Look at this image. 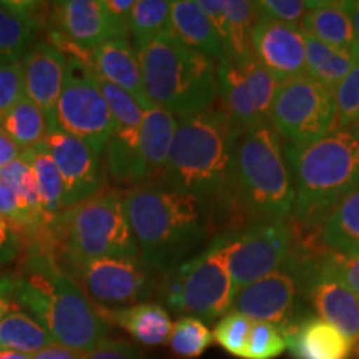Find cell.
Returning <instances> with one entry per match:
<instances>
[{
	"label": "cell",
	"instance_id": "obj_1",
	"mask_svg": "<svg viewBox=\"0 0 359 359\" xmlns=\"http://www.w3.org/2000/svg\"><path fill=\"white\" fill-rule=\"evenodd\" d=\"M13 278V304L34 318L55 343L88 353L105 339L109 323L43 246L29 241Z\"/></svg>",
	"mask_w": 359,
	"mask_h": 359
},
{
	"label": "cell",
	"instance_id": "obj_2",
	"mask_svg": "<svg viewBox=\"0 0 359 359\" xmlns=\"http://www.w3.org/2000/svg\"><path fill=\"white\" fill-rule=\"evenodd\" d=\"M238 132L215 103L203 114L178 120L160 182L198 200L210 217L235 205Z\"/></svg>",
	"mask_w": 359,
	"mask_h": 359
},
{
	"label": "cell",
	"instance_id": "obj_3",
	"mask_svg": "<svg viewBox=\"0 0 359 359\" xmlns=\"http://www.w3.org/2000/svg\"><path fill=\"white\" fill-rule=\"evenodd\" d=\"M123 203L140 258L156 273L168 276L205 240V206L165 183L133 185Z\"/></svg>",
	"mask_w": 359,
	"mask_h": 359
},
{
	"label": "cell",
	"instance_id": "obj_4",
	"mask_svg": "<svg viewBox=\"0 0 359 359\" xmlns=\"http://www.w3.org/2000/svg\"><path fill=\"white\" fill-rule=\"evenodd\" d=\"M294 185L293 217L318 226L327 213L359 188V130L336 128L306 145L283 142Z\"/></svg>",
	"mask_w": 359,
	"mask_h": 359
},
{
	"label": "cell",
	"instance_id": "obj_5",
	"mask_svg": "<svg viewBox=\"0 0 359 359\" xmlns=\"http://www.w3.org/2000/svg\"><path fill=\"white\" fill-rule=\"evenodd\" d=\"M30 241L43 246L62 268L100 258H140L118 191L102 190L64 210Z\"/></svg>",
	"mask_w": 359,
	"mask_h": 359
},
{
	"label": "cell",
	"instance_id": "obj_6",
	"mask_svg": "<svg viewBox=\"0 0 359 359\" xmlns=\"http://www.w3.org/2000/svg\"><path fill=\"white\" fill-rule=\"evenodd\" d=\"M143 85L154 105L175 118L203 114L218 100L217 62L167 32L137 50Z\"/></svg>",
	"mask_w": 359,
	"mask_h": 359
},
{
	"label": "cell",
	"instance_id": "obj_7",
	"mask_svg": "<svg viewBox=\"0 0 359 359\" xmlns=\"http://www.w3.org/2000/svg\"><path fill=\"white\" fill-rule=\"evenodd\" d=\"M235 205L255 222L288 219L294 185L283 142L269 122L238 133L235 143Z\"/></svg>",
	"mask_w": 359,
	"mask_h": 359
},
{
	"label": "cell",
	"instance_id": "obj_8",
	"mask_svg": "<svg viewBox=\"0 0 359 359\" xmlns=\"http://www.w3.org/2000/svg\"><path fill=\"white\" fill-rule=\"evenodd\" d=\"M236 290L219 251V238L167 276L163 299L173 311L212 323L230 313Z\"/></svg>",
	"mask_w": 359,
	"mask_h": 359
},
{
	"label": "cell",
	"instance_id": "obj_9",
	"mask_svg": "<svg viewBox=\"0 0 359 359\" xmlns=\"http://www.w3.org/2000/svg\"><path fill=\"white\" fill-rule=\"evenodd\" d=\"M218 238L223 262L236 291L278 271L296 246V233L288 219L255 222L243 230Z\"/></svg>",
	"mask_w": 359,
	"mask_h": 359
},
{
	"label": "cell",
	"instance_id": "obj_10",
	"mask_svg": "<svg viewBox=\"0 0 359 359\" xmlns=\"http://www.w3.org/2000/svg\"><path fill=\"white\" fill-rule=\"evenodd\" d=\"M268 122L281 142L306 145L336 128L333 90L308 75L278 83Z\"/></svg>",
	"mask_w": 359,
	"mask_h": 359
},
{
	"label": "cell",
	"instance_id": "obj_11",
	"mask_svg": "<svg viewBox=\"0 0 359 359\" xmlns=\"http://www.w3.org/2000/svg\"><path fill=\"white\" fill-rule=\"evenodd\" d=\"M55 128L82 138L100 151L107 150L114 133V118L95 72L80 55L67 53L64 87L55 109Z\"/></svg>",
	"mask_w": 359,
	"mask_h": 359
},
{
	"label": "cell",
	"instance_id": "obj_12",
	"mask_svg": "<svg viewBox=\"0 0 359 359\" xmlns=\"http://www.w3.org/2000/svg\"><path fill=\"white\" fill-rule=\"evenodd\" d=\"M281 268L298 280L302 296L308 299L316 316L333 325L354 348L359 343V298L320 264L318 250L309 253L304 246H294Z\"/></svg>",
	"mask_w": 359,
	"mask_h": 359
},
{
	"label": "cell",
	"instance_id": "obj_13",
	"mask_svg": "<svg viewBox=\"0 0 359 359\" xmlns=\"http://www.w3.org/2000/svg\"><path fill=\"white\" fill-rule=\"evenodd\" d=\"M64 269L103 308L145 303L156 290V271L142 258H100Z\"/></svg>",
	"mask_w": 359,
	"mask_h": 359
},
{
	"label": "cell",
	"instance_id": "obj_14",
	"mask_svg": "<svg viewBox=\"0 0 359 359\" xmlns=\"http://www.w3.org/2000/svg\"><path fill=\"white\" fill-rule=\"evenodd\" d=\"M218 107L238 133L268 122L278 82L255 58L238 64L228 57L217 62Z\"/></svg>",
	"mask_w": 359,
	"mask_h": 359
},
{
	"label": "cell",
	"instance_id": "obj_15",
	"mask_svg": "<svg viewBox=\"0 0 359 359\" xmlns=\"http://www.w3.org/2000/svg\"><path fill=\"white\" fill-rule=\"evenodd\" d=\"M53 34L77 50L93 52L111 40H128V24L115 17L103 0H64L48 8Z\"/></svg>",
	"mask_w": 359,
	"mask_h": 359
},
{
	"label": "cell",
	"instance_id": "obj_16",
	"mask_svg": "<svg viewBox=\"0 0 359 359\" xmlns=\"http://www.w3.org/2000/svg\"><path fill=\"white\" fill-rule=\"evenodd\" d=\"M64 183V210L82 203L103 188L102 151L82 138L48 130L43 138Z\"/></svg>",
	"mask_w": 359,
	"mask_h": 359
},
{
	"label": "cell",
	"instance_id": "obj_17",
	"mask_svg": "<svg viewBox=\"0 0 359 359\" xmlns=\"http://www.w3.org/2000/svg\"><path fill=\"white\" fill-rule=\"evenodd\" d=\"M299 298L298 280L288 269L280 268L238 290L230 311L243 314L253 323H271L285 330L304 314L299 309Z\"/></svg>",
	"mask_w": 359,
	"mask_h": 359
},
{
	"label": "cell",
	"instance_id": "obj_18",
	"mask_svg": "<svg viewBox=\"0 0 359 359\" xmlns=\"http://www.w3.org/2000/svg\"><path fill=\"white\" fill-rule=\"evenodd\" d=\"M97 75V74H95ZM98 85L114 118V133L107 147V167L115 182L132 183L137 163L143 110L133 97L97 75Z\"/></svg>",
	"mask_w": 359,
	"mask_h": 359
},
{
	"label": "cell",
	"instance_id": "obj_19",
	"mask_svg": "<svg viewBox=\"0 0 359 359\" xmlns=\"http://www.w3.org/2000/svg\"><path fill=\"white\" fill-rule=\"evenodd\" d=\"M251 47L255 60L278 83L306 75V45L299 27L257 20Z\"/></svg>",
	"mask_w": 359,
	"mask_h": 359
},
{
	"label": "cell",
	"instance_id": "obj_20",
	"mask_svg": "<svg viewBox=\"0 0 359 359\" xmlns=\"http://www.w3.org/2000/svg\"><path fill=\"white\" fill-rule=\"evenodd\" d=\"M25 92L55 128V109L67 70V53L48 40H37L22 58Z\"/></svg>",
	"mask_w": 359,
	"mask_h": 359
},
{
	"label": "cell",
	"instance_id": "obj_21",
	"mask_svg": "<svg viewBox=\"0 0 359 359\" xmlns=\"http://www.w3.org/2000/svg\"><path fill=\"white\" fill-rule=\"evenodd\" d=\"M293 359H349L354 346L333 325L304 313L283 330Z\"/></svg>",
	"mask_w": 359,
	"mask_h": 359
},
{
	"label": "cell",
	"instance_id": "obj_22",
	"mask_svg": "<svg viewBox=\"0 0 359 359\" xmlns=\"http://www.w3.org/2000/svg\"><path fill=\"white\" fill-rule=\"evenodd\" d=\"M88 65L98 77L122 88L137 100L143 110L154 107L143 85L142 67L130 40H111L88 53Z\"/></svg>",
	"mask_w": 359,
	"mask_h": 359
},
{
	"label": "cell",
	"instance_id": "obj_23",
	"mask_svg": "<svg viewBox=\"0 0 359 359\" xmlns=\"http://www.w3.org/2000/svg\"><path fill=\"white\" fill-rule=\"evenodd\" d=\"M177 125L178 120L172 114L156 105L143 111L132 185L155 182V178L161 177Z\"/></svg>",
	"mask_w": 359,
	"mask_h": 359
},
{
	"label": "cell",
	"instance_id": "obj_24",
	"mask_svg": "<svg viewBox=\"0 0 359 359\" xmlns=\"http://www.w3.org/2000/svg\"><path fill=\"white\" fill-rule=\"evenodd\" d=\"M47 7L39 2H0V65L22 62L47 22L48 15L40 13Z\"/></svg>",
	"mask_w": 359,
	"mask_h": 359
},
{
	"label": "cell",
	"instance_id": "obj_25",
	"mask_svg": "<svg viewBox=\"0 0 359 359\" xmlns=\"http://www.w3.org/2000/svg\"><path fill=\"white\" fill-rule=\"evenodd\" d=\"M97 308L109 325L122 327L145 346H161L168 343L173 323L167 309L158 303L145 302L123 308Z\"/></svg>",
	"mask_w": 359,
	"mask_h": 359
},
{
	"label": "cell",
	"instance_id": "obj_26",
	"mask_svg": "<svg viewBox=\"0 0 359 359\" xmlns=\"http://www.w3.org/2000/svg\"><path fill=\"white\" fill-rule=\"evenodd\" d=\"M170 34L193 50L219 60L224 55L222 35L198 7L196 0H175L170 15Z\"/></svg>",
	"mask_w": 359,
	"mask_h": 359
},
{
	"label": "cell",
	"instance_id": "obj_27",
	"mask_svg": "<svg viewBox=\"0 0 359 359\" xmlns=\"http://www.w3.org/2000/svg\"><path fill=\"white\" fill-rule=\"evenodd\" d=\"M299 29L309 37L321 40L359 60V43L351 15L344 7V0L341 2L320 0L318 6L303 17Z\"/></svg>",
	"mask_w": 359,
	"mask_h": 359
},
{
	"label": "cell",
	"instance_id": "obj_28",
	"mask_svg": "<svg viewBox=\"0 0 359 359\" xmlns=\"http://www.w3.org/2000/svg\"><path fill=\"white\" fill-rule=\"evenodd\" d=\"M321 243L344 257L359 253V188L349 193L320 224Z\"/></svg>",
	"mask_w": 359,
	"mask_h": 359
},
{
	"label": "cell",
	"instance_id": "obj_29",
	"mask_svg": "<svg viewBox=\"0 0 359 359\" xmlns=\"http://www.w3.org/2000/svg\"><path fill=\"white\" fill-rule=\"evenodd\" d=\"M22 156L29 161L32 168L40 201H42V210L52 223L53 218L64 212V183H62L55 161L43 142L27 148L22 151Z\"/></svg>",
	"mask_w": 359,
	"mask_h": 359
},
{
	"label": "cell",
	"instance_id": "obj_30",
	"mask_svg": "<svg viewBox=\"0 0 359 359\" xmlns=\"http://www.w3.org/2000/svg\"><path fill=\"white\" fill-rule=\"evenodd\" d=\"M304 45H306V75L330 90L338 87L359 62L349 53L338 50L306 34H304Z\"/></svg>",
	"mask_w": 359,
	"mask_h": 359
},
{
	"label": "cell",
	"instance_id": "obj_31",
	"mask_svg": "<svg viewBox=\"0 0 359 359\" xmlns=\"http://www.w3.org/2000/svg\"><path fill=\"white\" fill-rule=\"evenodd\" d=\"M55 339L34 318L13 306L0 320V351H13L22 354L39 353L50 346Z\"/></svg>",
	"mask_w": 359,
	"mask_h": 359
},
{
	"label": "cell",
	"instance_id": "obj_32",
	"mask_svg": "<svg viewBox=\"0 0 359 359\" xmlns=\"http://www.w3.org/2000/svg\"><path fill=\"white\" fill-rule=\"evenodd\" d=\"M257 24L255 2L248 0H226V22L222 30L224 57L238 64H245L253 57L251 32Z\"/></svg>",
	"mask_w": 359,
	"mask_h": 359
},
{
	"label": "cell",
	"instance_id": "obj_33",
	"mask_svg": "<svg viewBox=\"0 0 359 359\" xmlns=\"http://www.w3.org/2000/svg\"><path fill=\"white\" fill-rule=\"evenodd\" d=\"M0 127L20 148V151L43 142L50 130L43 111L27 95L4 116Z\"/></svg>",
	"mask_w": 359,
	"mask_h": 359
},
{
	"label": "cell",
	"instance_id": "obj_34",
	"mask_svg": "<svg viewBox=\"0 0 359 359\" xmlns=\"http://www.w3.org/2000/svg\"><path fill=\"white\" fill-rule=\"evenodd\" d=\"M172 2L167 0H135L128 19V34L132 35L135 50H140L156 37L170 32Z\"/></svg>",
	"mask_w": 359,
	"mask_h": 359
},
{
	"label": "cell",
	"instance_id": "obj_35",
	"mask_svg": "<svg viewBox=\"0 0 359 359\" xmlns=\"http://www.w3.org/2000/svg\"><path fill=\"white\" fill-rule=\"evenodd\" d=\"M0 182L6 183L11 190L15 193L22 200V203L27 206L30 213L39 223H42L45 228L50 224V219L45 217L42 210V201H40L39 188L35 183V177L32 168H30L29 161L24 156H19L11 165L0 170Z\"/></svg>",
	"mask_w": 359,
	"mask_h": 359
},
{
	"label": "cell",
	"instance_id": "obj_36",
	"mask_svg": "<svg viewBox=\"0 0 359 359\" xmlns=\"http://www.w3.org/2000/svg\"><path fill=\"white\" fill-rule=\"evenodd\" d=\"M215 343L213 331L198 318L182 316L173 323L168 344L172 351L182 359L200 358Z\"/></svg>",
	"mask_w": 359,
	"mask_h": 359
},
{
	"label": "cell",
	"instance_id": "obj_37",
	"mask_svg": "<svg viewBox=\"0 0 359 359\" xmlns=\"http://www.w3.org/2000/svg\"><path fill=\"white\" fill-rule=\"evenodd\" d=\"M0 217L22 238L27 236L29 241L39 238L45 230L43 224L34 218V215L27 210L19 196L2 182H0Z\"/></svg>",
	"mask_w": 359,
	"mask_h": 359
},
{
	"label": "cell",
	"instance_id": "obj_38",
	"mask_svg": "<svg viewBox=\"0 0 359 359\" xmlns=\"http://www.w3.org/2000/svg\"><path fill=\"white\" fill-rule=\"evenodd\" d=\"M333 95L336 128L359 130V62L349 72L348 77L333 90Z\"/></svg>",
	"mask_w": 359,
	"mask_h": 359
},
{
	"label": "cell",
	"instance_id": "obj_39",
	"mask_svg": "<svg viewBox=\"0 0 359 359\" xmlns=\"http://www.w3.org/2000/svg\"><path fill=\"white\" fill-rule=\"evenodd\" d=\"M320 0H259L255 2V15L258 22L299 27L303 17L318 6Z\"/></svg>",
	"mask_w": 359,
	"mask_h": 359
},
{
	"label": "cell",
	"instance_id": "obj_40",
	"mask_svg": "<svg viewBox=\"0 0 359 359\" xmlns=\"http://www.w3.org/2000/svg\"><path fill=\"white\" fill-rule=\"evenodd\" d=\"M251 326H253V321L248 320L243 314L230 311L224 314L222 320L218 321V325L215 326L213 338L231 356L243 359Z\"/></svg>",
	"mask_w": 359,
	"mask_h": 359
},
{
	"label": "cell",
	"instance_id": "obj_41",
	"mask_svg": "<svg viewBox=\"0 0 359 359\" xmlns=\"http://www.w3.org/2000/svg\"><path fill=\"white\" fill-rule=\"evenodd\" d=\"M288 349L285 333L271 323H253L243 359H275Z\"/></svg>",
	"mask_w": 359,
	"mask_h": 359
},
{
	"label": "cell",
	"instance_id": "obj_42",
	"mask_svg": "<svg viewBox=\"0 0 359 359\" xmlns=\"http://www.w3.org/2000/svg\"><path fill=\"white\" fill-rule=\"evenodd\" d=\"M318 259L326 271L343 283L346 288L359 298V253L354 257L334 253L321 246L318 250Z\"/></svg>",
	"mask_w": 359,
	"mask_h": 359
},
{
	"label": "cell",
	"instance_id": "obj_43",
	"mask_svg": "<svg viewBox=\"0 0 359 359\" xmlns=\"http://www.w3.org/2000/svg\"><path fill=\"white\" fill-rule=\"evenodd\" d=\"M25 95L22 62L0 65V122Z\"/></svg>",
	"mask_w": 359,
	"mask_h": 359
},
{
	"label": "cell",
	"instance_id": "obj_44",
	"mask_svg": "<svg viewBox=\"0 0 359 359\" xmlns=\"http://www.w3.org/2000/svg\"><path fill=\"white\" fill-rule=\"evenodd\" d=\"M83 359H145L140 349L122 339H102Z\"/></svg>",
	"mask_w": 359,
	"mask_h": 359
},
{
	"label": "cell",
	"instance_id": "obj_45",
	"mask_svg": "<svg viewBox=\"0 0 359 359\" xmlns=\"http://www.w3.org/2000/svg\"><path fill=\"white\" fill-rule=\"evenodd\" d=\"M24 238L0 217V266L15 262L24 251Z\"/></svg>",
	"mask_w": 359,
	"mask_h": 359
},
{
	"label": "cell",
	"instance_id": "obj_46",
	"mask_svg": "<svg viewBox=\"0 0 359 359\" xmlns=\"http://www.w3.org/2000/svg\"><path fill=\"white\" fill-rule=\"evenodd\" d=\"M85 353L75 351V349L67 348L60 343H52L50 346L40 349L30 356V359H83Z\"/></svg>",
	"mask_w": 359,
	"mask_h": 359
},
{
	"label": "cell",
	"instance_id": "obj_47",
	"mask_svg": "<svg viewBox=\"0 0 359 359\" xmlns=\"http://www.w3.org/2000/svg\"><path fill=\"white\" fill-rule=\"evenodd\" d=\"M20 155V148L12 142V138L0 127V170L11 165L12 161H15Z\"/></svg>",
	"mask_w": 359,
	"mask_h": 359
},
{
	"label": "cell",
	"instance_id": "obj_48",
	"mask_svg": "<svg viewBox=\"0 0 359 359\" xmlns=\"http://www.w3.org/2000/svg\"><path fill=\"white\" fill-rule=\"evenodd\" d=\"M13 304V278L0 275V320H2Z\"/></svg>",
	"mask_w": 359,
	"mask_h": 359
},
{
	"label": "cell",
	"instance_id": "obj_49",
	"mask_svg": "<svg viewBox=\"0 0 359 359\" xmlns=\"http://www.w3.org/2000/svg\"><path fill=\"white\" fill-rule=\"evenodd\" d=\"M105 7L114 13L115 17H118L120 20L127 22L130 19V13L133 11L135 0H103Z\"/></svg>",
	"mask_w": 359,
	"mask_h": 359
},
{
	"label": "cell",
	"instance_id": "obj_50",
	"mask_svg": "<svg viewBox=\"0 0 359 359\" xmlns=\"http://www.w3.org/2000/svg\"><path fill=\"white\" fill-rule=\"evenodd\" d=\"M344 7L348 8L349 15H351L354 32H356V39L359 43V0H344Z\"/></svg>",
	"mask_w": 359,
	"mask_h": 359
},
{
	"label": "cell",
	"instance_id": "obj_51",
	"mask_svg": "<svg viewBox=\"0 0 359 359\" xmlns=\"http://www.w3.org/2000/svg\"><path fill=\"white\" fill-rule=\"evenodd\" d=\"M0 359H30L29 354L13 353V351H0Z\"/></svg>",
	"mask_w": 359,
	"mask_h": 359
},
{
	"label": "cell",
	"instance_id": "obj_52",
	"mask_svg": "<svg viewBox=\"0 0 359 359\" xmlns=\"http://www.w3.org/2000/svg\"><path fill=\"white\" fill-rule=\"evenodd\" d=\"M354 351H356V353L359 354V343H358V346H356V348H354Z\"/></svg>",
	"mask_w": 359,
	"mask_h": 359
}]
</instances>
